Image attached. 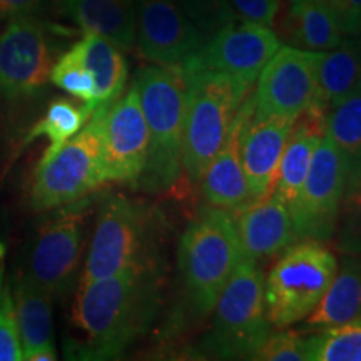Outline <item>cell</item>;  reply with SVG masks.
<instances>
[{
    "label": "cell",
    "instance_id": "6da1fadb",
    "mask_svg": "<svg viewBox=\"0 0 361 361\" xmlns=\"http://www.w3.org/2000/svg\"><path fill=\"white\" fill-rule=\"evenodd\" d=\"M162 293L161 259L79 284L72 322L82 340L72 355L80 360L119 358L151 328L161 310Z\"/></svg>",
    "mask_w": 361,
    "mask_h": 361
},
{
    "label": "cell",
    "instance_id": "7a4b0ae2",
    "mask_svg": "<svg viewBox=\"0 0 361 361\" xmlns=\"http://www.w3.org/2000/svg\"><path fill=\"white\" fill-rule=\"evenodd\" d=\"M133 85L149 129L147 162L135 188L147 192L168 191L183 173L186 75L179 64L146 66L135 74Z\"/></svg>",
    "mask_w": 361,
    "mask_h": 361
},
{
    "label": "cell",
    "instance_id": "3957f363",
    "mask_svg": "<svg viewBox=\"0 0 361 361\" xmlns=\"http://www.w3.org/2000/svg\"><path fill=\"white\" fill-rule=\"evenodd\" d=\"M245 258L234 218L221 207H207L180 236L178 268L184 300L192 318H206Z\"/></svg>",
    "mask_w": 361,
    "mask_h": 361
},
{
    "label": "cell",
    "instance_id": "277c9868",
    "mask_svg": "<svg viewBox=\"0 0 361 361\" xmlns=\"http://www.w3.org/2000/svg\"><path fill=\"white\" fill-rule=\"evenodd\" d=\"M188 80V107L183 137V171L192 183L223 147L251 85L207 71L196 54L179 64Z\"/></svg>",
    "mask_w": 361,
    "mask_h": 361
},
{
    "label": "cell",
    "instance_id": "5b68a950",
    "mask_svg": "<svg viewBox=\"0 0 361 361\" xmlns=\"http://www.w3.org/2000/svg\"><path fill=\"white\" fill-rule=\"evenodd\" d=\"M214 318L201 351L218 360H252L273 333L266 316L264 276L258 263L243 258L214 305Z\"/></svg>",
    "mask_w": 361,
    "mask_h": 361
},
{
    "label": "cell",
    "instance_id": "8992f818",
    "mask_svg": "<svg viewBox=\"0 0 361 361\" xmlns=\"http://www.w3.org/2000/svg\"><path fill=\"white\" fill-rule=\"evenodd\" d=\"M157 224L154 211L146 202L111 196L99 211L79 284L112 276L129 266L159 259Z\"/></svg>",
    "mask_w": 361,
    "mask_h": 361
},
{
    "label": "cell",
    "instance_id": "52a82bcc",
    "mask_svg": "<svg viewBox=\"0 0 361 361\" xmlns=\"http://www.w3.org/2000/svg\"><path fill=\"white\" fill-rule=\"evenodd\" d=\"M338 269V258L323 241H300L284 250L264 279L266 316L274 328L303 322L318 306Z\"/></svg>",
    "mask_w": 361,
    "mask_h": 361
},
{
    "label": "cell",
    "instance_id": "ba28073f",
    "mask_svg": "<svg viewBox=\"0 0 361 361\" xmlns=\"http://www.w3.org/2000/svg\"><path fill=\"white\" fill-rule=\"evenodd\" d=\"M109 104H101L74 137H71L51 159L39 162L30 202L37 211H51L84 200L104 180L102 130Z\"/></svg>",
    "mask_w": 361,
    "mask_h": 361
},
{
    "label": "cell",
    "instance_id": "9c48e42d",
    "mask_svg": "<svg viewBox=\"0 0 361 361\" xmlns=\"http://www.w3.org/2000/svg\"><path fill=\"white\" fill-rule=\"evenodd\" d=\"M87 206L80 200L57 207L30 246L24 276L52 298L66 296L78 281Z\"/></svg>",
    "mask_w": 361,
    "mask_h": 361
},
{
    "label": "cell",
    "instance_id": "30bf717a",
    "mask_svg": "<svg viewBox=\"0 0 361 361\" xmlns=\"http://www.w3.org/2000/svg\"><path fill=\"white\" fill-rule=\"evenodd\" d=\"M52 27L37 16L13 17L0 34V94L7 102L37 96L51 80Z\"/></svg>",
    "mask_w": 361,
    "mask_h": 361
},
{
    "label": "cell",
    "instance_id": "8fae6325",
    "mask_svg": "<svg viewBox=\"0 0 361 361\" xmlns=\"http://www.w3.org/2000/svg\"><path fill=\"white\" fill-rule=\"evenodd\" d=\"M346 189V164L326 135L314 149L310 171L291 202L296 241H326L335 234Z\"/></svg>",
    "mask_w": 361,
    "mask_h": 361
},
{
    "label": "cell",
    "instance_id": "7c38bea8",
    "mask_svg": "<svg viewBox=\"0 0 361 361\" xmlns=\"http://www.w3.org/2000/svg\"><path fill=\"white\" fill-rule=\"evenodd\" d=\"M149 154V129L139 104L137 90L130 85L104 116L102 159L104 180L137 186Z\"/></svg>",
    "mask_w": 361,
    "mask_h": 361
},
{
    "label": "cell",
    "instance_id": "4fadbf2b",
    "mask_svg": "<svg viewBox=\"0 0 361 361\" xmlns=\"http://www.w3.org/2000/svg\"><path fill=\"white\" fill-rule=\"evenodd\" d=\"M319 54L293 45L279 47L259 74L256 109L296 119L316 97Z\"/></svg>",
    "mask_w": 361,
    "mask_h": 361
},
{
    "label": "cell",
    "instance_id": "5bb4252c",
    "mask_svg": "<svg viewBox=\"0 0 361 361\" xmlns=\"http://www.w3.org/2000/svg\"><path fill=\"white\" fill-rule=\"evenodd\" d=\"M279 47L269 25L234 19L206 40L196 59L207 71L252 85Z\"/></svg>",
    "mask_w": 361,
    "mask_h": 361
},
{
    "label": "cell",
    "instance_id": "9a60e30c",
    "mask_svg": "<svg viewBox=\"0 0 361 361\" xmlns=\"http://www.w3.org/2000/svg\"><path fill=\"white\" fill-rule=\"evenodd\" d=\"M135 42L152 64L178 66L200 52L206 39L178 0H135Z\"/></svg>",
    "mask_w": 361,
    "mask_h": 361
},
{
    "label": "cell",
    "instance_id": "2e32d148",
    "mask_svg": "<svg viewBox=\"0 0 361 361\" xmlns=\"http://www.w3.org/2000/svg\"><path fill=\"white\" fill-rule=\"evenodd\" d=\"M295 119L264 114L256 109V101L247 111L241 129L239 156L252 200L273 192L284 147Z\"/></svg>",
    "mask_w": 361,
    "mask_h": 361
},
{
    "label": "cell",
    "instance_id": "e0dca14e",
    "mask_svg": "<svg viewBox=\"0 0 361 361\" xmlns=\"http://www.w3.org/2000/svg\"><path fill=\"white\" fill-rule=\"evenodd\" d=\"M234 218L245 258L263 261L295 245L290 207L274 192L239 207Z\"/></svg>",
    "mask_w": 361,
    "mask_h": 361
},
{
    "label": "cell",
    "instance_id": "ac0fdd59",
    "mask_svg": "<svg viewBox=\"0 0 361 361\" xmlns=\"http://www.w3.org/2000/svg\"><path fill=\"white\" fill-rule=\"evenodd\" d=\"M252 102H255V96L247 94L223 147L207 164L200 179L202 196L206 197V201L211 206L226 211H236L252 201L245 169L241 164V156H239L241 129Z\"/></svg>",
    "mask_w": 361,
    "mask_h": 361
},
{
    "label": "cell",
    "instance_id": "d6986e66",
    "mask_svg": "<svg viewBox=\"0 0 361 361\" xmlns=\"http://www.w3.org/2000/svg\"><path fill=\"white\" fill-rule=\"evenodd\" d=\"M328 111L319 104L311 102L293 123L290 137L279 162L274 194L286 202L288 207L301 191L310 171L314 149L324 135Z\"/></svg>",
    "mask_w": 361,
    "mask_h": 361
},
{
    "label": "cell",
    "instance_id": "ffe728a7",
    "mask_svg": "<svg viewBox=\"0 0 361 361\" xmlns=\"http://www.w3.org/2000/svg\"><path fill=\"white\" fill-rule=\"evenodd\" d=\"M273 25H276L278 37L305 51H329L345 37L336 16L323 0L291 2Z\"/></svg>",
    "mask_w": 361,
    "mask_h": 361
},
{
    "label": "cell",
    "instance_id": "44dd1931",
    "mask_svg": "<svg viewBox=\"0 0 361 361\" xmlns=\"http://www.w3.org/2000/svg\"><path fill=\"white\" fill-rule=\"evenodd\" d=\"M361 96V34L345 35L336 47L319 54L314 101L324 109Z\"/></svg>",
    "mask_w": 361,
    "mask_h": 361
},
{
    "label": "cell",
    "instance_id": "7402d4cb",
    "mask_svg": "<svg viewBox=\"0 0 361 361\" xmlns=\"http://www.w3.org/2000/svg\"><path fill=\"white\" fill-rule=\"evenodd\" d=\"M84 34H97L121 51L135 44V0H62Z\"/></svg>",
    "mask_w": 361,
    "mask_h": 361
},
{
    "label": "cell",
    "instance_id": "603a6c76",
    "mask_svg": "<svg viewBox=\"0 0 361 361\" xmlns=\"http://www.w3.org/2000/svg\"><path fill=\"white\" fill-rule=\"evenodd\" d=\"M361 316V256H345L318 306L303 319L305 331L340 326Z\"/></svg>",
    "mask_w": 361,
    "mask_h": 361
},
{
    "label": "cell",
    "instance_id": "cb8c5ba5",
    "mask_svg": "<svg viewBox=\"0 0 361 361\" xmlns=\"http://www.w3.org/2000/svg\"><path fill=\"white\" fill-rule=\"evenodd\" d=\"M71 49L92 74L97 106L114 102L128 82V61L123 51L97 34H84Z\"/></svg>",
    "mask_w": 361,
    "mask_h": 361
},
{
    "label": "cell",
    "instance_id": "d4e9b609",
    "mask_svg": "<svg viewBox=\"0 0 361 361\" xmlns=\"http://www.w3.org/2000/svg\"><path fill=\"white\" fill-rule=\"evenodd\" d=\"M54 298L22 276L13 290V310L22 346V360L35 350L54 345L52 336Z\"/></svg>",
    "mask_w": 361,
    "mask_h": 361
},
{
    "label": "cell",
    "instance_id": "484cf974",
    "mask_svg": "<svg viewBox=\"0 0 361 361\" xmlns=\"http://www.w3.org/2000/svg\"><path fill=\"white\" fill-rule=\"evenodd\" d=\"M96 106L87 102H74L71 99L57 97L49 104L44 117L37 121L24 137V146H29L39 137H47L49 146L40 162L51 159L64 144L84 128Z\"/></svg>",
    "mask_w": 361,
    "mask_h": 361
},
{
    "label": "cell",
    "instance_id": "4316f807",
    "mask_svg": "<svg viewBox=\"0 0 361 361\" xmlns=\"http://www.w3.org/2000/svg\"><path fill=\"white\" fill-rule=\"evenodd\" d=\"M324 135L345 159L348 184L361 173V96L328 111Z\"/></svg>",
    "mask_w": 361,
    "mask_h": 361
},
{
    "label": "cell",
    "instance_id": "83f0119b",
    "mask_svg": "<svg viewBox=\"0 0 361 361\" xmlns=\"http://www.w3.org/2000/svg\"><path fill=\"white\" fill-rule=\"evenodd\" d=\"M308 361H361V316L306 336Z\"/></svg>",
    "mask_w": 361,
    "mask_h": 361
},
{
    "label": "cell",
    "instance_id": "f1b7e54d",
    "mask_svg": "<svg viewBox=\"0 0 361 361\" xmlns=\"http://www.w3.org/2000/svg\"><path fill=\"white\" fill-rule=\"evenodd\" d=\"M51 82L57 85L59 89L66 90L71 96L79 99V101L92 104V106L97 107L96 82H94L92 74L80 62V59L75 56L72 49H69L62 57H59L57 62H54Z\"/></svg>",
    "mask_w": 361,
    "mask_h": 361
},
{
    "label": "cell",
    "instance_id": "f546056e",
    "mask_svg": "<svg viewBox=\"0 0 361 361\" xmlns=\"http://www.w3.org/2000/svg\"><path fill=\"white\" fill-rule=\"evenodd\" d=\"M188 19L206 40L236 19L229 0H178Z\"/></svg>",
    "mask_w": 361,
    "mask_h": 361
},
{
    "label": "cell",
    "instance_id": "4dcf8cb0",
    "mask_svg": "<svg viewBox=\"0 0 361 361\" xmlns=\"http://www.w3.org/2000/svg\"><path fill=\"white\" fill-rule=\"evenodd\" d=\"M252 360L258 361H308L306 355V336L301 333L279 331L271 333L263 345L256 350Z\"/></svg>",
    "mask_w": 361,
    "mask_h": 361
},
{
    "label": "cell",
    "instance_id": "1f68e13d",
    "mask_svg": "<svg viewBox=\"0 0 361 361\" xmlns=\"http://www.w3.org/2000/svg\"><path fill=\"white\" fill-rule=\"evenodd\" d=\"M22 360V346L17 328L13 296L7 284L0 286V361Z\"/></svg>",
    "mask_w": 361,
    "mask_h": 361
},
{
    "label": "cell",
    "instance_id": "d6a6232c",
    "mask_svg": "<svg viewBox=\"0 0 361 361\" xmlns=\"http://www.w3.org/2000/svg\"><path fill=\"white\" fill-rule=\"evenodd\" d=\"M234 17L239 20L273 25L279 13V0H229Z\"/></svg>",
    "mask_w": 361,
    "mask_h": 361
},
{
    "label": "cell",
    "instance_id": "836d02e7",
    "mask_svg": "<svg viewBox=\"0 0 361 361\" xmlns=\"http://www.w3.org/2000/svg\"><path fill=\"white\" fill-rule=\"evenodd\" d=\"M336 16L345 35L361 34V0H323Z\"/></svg>",
    "mask_w": 361,
    "mask_h": 361
},
{
    "label": "cell",
    "instance_id": "e575fe53",
    "mask_svg": "<svg viewBox=\"0 0 361 361\" xmlns=\"http://www.w3.org/2000/svg\"><path fill=\"white\" fill-rule=\"evenodd\" d=\"M49 6V0H0V20L13 17L39 16Z\"/></svg>",
    "mask_w": 361,
    "mask_h": 361
},
{
    "label": "cell",
    "instance_id": "d590c367",
    "mask_svg": "<svg viewBox=\"0 0 361 361\" xmlns=\"http://www.w3.org/2000/svg\"><path fill=\"white\" fill-rule=\"evenodd\" d=\"M341 209L346 214L361 216V173L346 184Z\"/></svg>",
    "mask_w": 361,
    "mask_h": 361
},
{
    "label": "cell",
    "instance_id": "8d00e7d4",
    "mask_svg": "<svg viewBox=\"0 0 361 361\" xmlns=\"http://www.w3.org/2000/svg\"><path fill=\"white\" fill-rule=\"evenodd\" d=\"M25 360L27 361H54V360H57V353H56V348H54V345H52V346H45V348L35 350L34 353H30Z\"/></svg>",
    "mask_w": 361,
    "mask_h": 361
},
{
    "label": "cell",
    "instance_id": "74e56055",
    "mask_svg": "<svg viewBox=\"0 0 361 361\" xmlns=\"http://www.w3.org/2000/svg\"><path fill=\"white\" fill-rule=\"evenodd\" d=\"M4 284V247L0 246V286Z\"/></svg>",
    "mask_w": 361,
    "mask_h": 361
},
{
    "label": "cell",
    "instance_id": "f35d334b",
    "mask_svg": "<svg viewBox=\"0 0 361 361\" xmlns=\"http://www.w3.org/2000/svg\"><path fill=\"white\" fill-rule=\"evenodd\" d=\"M286 2L291 4V2H301V0H286Z\"/></svg>",
    "mask_w": 361,
    "mask_h": 361
}]
</instances>
